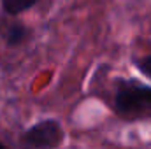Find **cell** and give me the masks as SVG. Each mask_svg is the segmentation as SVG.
Here are the masks:
<instances>
[{
  "mask_svg": "<svg viewBox=\"0 0 151 149\" xmlns=\"http://www.w3.org/2000/svg\"><path fill=\"white\" fill-rule=\"evenodd\" d=\"M63 139V132L58 121L46 119L34 125L25 133V144L30 149H55L60 146Z\"/></svg>",
  "mask_w": 151,
  "mask_h": 149,
  "instance_id": "obj_1",
  "label": "cell"
},
{
  "mask_svg": "<svg viewBox=\"0 0 151 149\" xmlns=\"http://www.w3.org/2000/svg\"><path fill=\"white\" fill-rule=\"evenodd\" d=\"M116 109L121 114H141L151 111V88L123 86L116 95Z\"/></svg>",
  "mask_w": 151,
  "mask_h": 149,
  "instance_id": "obj_2",
  "label": "cell"
},
{
  "mask_svg": "<svg viewBox=\"0 0 151 149\" xmlns=\"http://www.w3.org/2000/svg\"><path fill=\"white\" fill-rule=\"evenodd\" d=\"M4 2V7L7 12L11 14H18V12H23L27 9H30L37 0H2Z\"/></svg>",
  "mask_w": 151,
  "mask_h": 149,
  "instance_id": "obj_3",
  "label": "cell"
},
{
  "mask_svg": "<svg viewBox=\"0 0 151 149\" xmlns=\"http://www.w3.org/2000/svg\"><path fill=\"white\" fill-rule=\"evenodd\" d=\"M25 35H27V32H25L23 27H12V28L7 32V42L12 44V46H16V44H19V42L25 39Z\"/></svg>",
  "mask_w": 151,
  "mask_h": 149,
  "instance_id": "obj_4",
  "label": "cell"
},
{
  "mask_svg": "<svg viewBox=\"0 0 151 149\" xmlns=\"http://www.w3.org/2000/svg\"><path fill=\"white\" fill-rule=\"evenodd\" d=\"M137 67L141 69V72L144 75H148L151 79V56H144L137 62Z\"/></svg>",
  "mask_w": 151,
  "mask_h": 149,
  "instance_id": "obj_5",
  "label": "cell"
},
{
  "mask_svg": "<svg viewBox=\"0 0 151 149\" xmlns=\"http://www.w3.org/2000/svg\"><path fill=\"white\" fill-rule=\"evenodd\" d=\"M0 149H5V148H4V144H2V142H0Z\"/></svg>",
  "mask_w": 151,
  "mask_h": 149,
  "instance_id": "obj_6",
  "label": "cell"
}]
</instances>
